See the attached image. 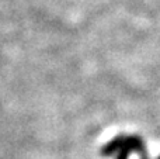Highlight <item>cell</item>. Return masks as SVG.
<instances>
[{"label": "cell", "instance_id": "4", "mask_svg": "<svg viewBox=\"0 0 160 159\" xmlns=\"http://www.w3.org/2000/svg\"><path fill=\"white\" fill-rule=\"evenodd\" d=\"M142 159H148V158H146V156H143V158H142Z\"/></svg>", "mask_w": 160, "mask_h": 159}, {"label": "cell", "instance_id": "3", "mask_svg": "<svg viewBox=\"0 0 160 159\" xmlns=\"http://www.w3.org/2000/svg\"><path fill=\"white\" fill-rule=\"evenodd\" d=\"M129 154H131V152L128 151V149H122L121 152H118V156H117V159H128Z\"/></svg>", "mask_w": 160, "mask_h": 159}, {"label": "cell", "instance_id": "5", "mask_svg": "<svg viewBox=\"0 0 160 159\" xmlns=\"http://www.w3.org/2000/svg\"><path fill=\"white\" fill-rule=\"evenodd\" d=\"M158 159H160V156H159V158H158Z\"/></svg>", "mask_w": 160, "mask_h": 159}, {"label": "cell", "instance_id": "1", "mask_svg": "<svg viewBox=\"0 0 160 159\" xmlns=\"http://www.w3.org/2000/svg\"><path fill=\"white\" fill-rule=\"evenodd\" d=\"M125 140L127 137L125 135H118L114 140L108 141L101 149V155L102 156H110V155H114L117 152H121L125 146Z\"/></svg>", "mask_w": 160, "mask_h": 159}, {"label": "cell", "instance_id": "2", "mask_svg": "<svg viewBox=\"0 0 160 159\" xmlns=\"http://www.w3.org/2000/svg\"><path fill=\"white\" fill-rule=\"evenodd\" d=\"M124 149H128L129 152H142L143 151V141L139 137H136V135L127 137Z\"/></svg>", "mask_w": 160, "mask_h": 159}]
</instances>
